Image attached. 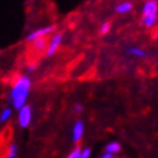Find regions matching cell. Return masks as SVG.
Instances as JSON below:
<instances>
[{
  "instance_id": "6da1fadb",
  "label": "cell",
  "mask_w": 158,
  "mask_h": 158,
  "mask_svg": "<svg viewBox=\"0 0 158 158\" xmlns=\"http://www.w3.org/2000/svg\"><path fill=\"white\" fill-rule=\"evenodd\" d=\"M31 86H32V80L26 75L19 76L15 80L9 93V99H8L14 109H19L27 103Z\"/></svg>"
},
{
  "instance_id": "7a4b0ae2",
  "label": "cell",
  "mask_w": 158,
  "mask_h": 158,
  "mask_svg": "<svg viewBox=\"0 0 158 158\" xmlns=\"http://www.w3.org/2000/svg\"><path fill=\"white\" fill-rule=\"evenodd\" d=\"M158 21V0H147L143 5L141 25L145 28H153Z\"/></svg>"
},
{
  "instance_id": "3957f363",
  "label": "cell",
  "mask_w": 158,
  "mask_h": 158,
  "mask_svg": "<svg viewBox=\"0 0 158 158\" xmlns=\"http://www.w3.org/2000/svg\"><path fill=\"white\" fill-rule=\"evenodd\" d=\"M31 121H32V109L30 106L25 104L18 109V123L22 129H26L30 126Z\"/></svg>"
},
{
  "instance_id": "277c9868",
  "label": "cell",
  "mask_w": 158,
  "mask_h": 158,
  "mask_svg": "<svg viewBox=\"0 0 158 158\" xmlns=\"http://www.w3.org/2000/svg\"><path fill=\"white\" fill-rule=\"evenodd\" d=\"M63 35L62 32H57V34H54V36L52 37V40H50V43L48 44V48H46V52H45V55L48 58H50V57H53V55L57 53V50L59 49V46H60V44L63 43Z\"/></svg>"
},
{
  "instance_id": "5b68a950",
  "label": "cell",
  "mask_w": 158,
  "mask_h": 158,
  "mask_svg": "<svg viewBox=\"0 0 158 158\" xmlns=\"http://www.w3.org/2000/svg\"><path fill=\"white\" fill-rule=\"evenodd\" d=\"M53 31H55V26H53V25L40 27V28H37V30L32 31V32H30V34L26 36V41H27V43H31V41H34L35 39H39V37H45L46 35L52 34Z\"/></svg>"
},
{
  "instance_id": "8992f818",
  "label": "cell",
  "mask_w": 158,
  "mask_h": 158,
  "mask_svg": "<svg viewBox=\"0 0 158 158\" xmlns=\"http://www.w3.org/2000/svg\"><path fill=\"white\" fill-rule=\"evenodd\" d=\"M84 131H85L84 122L81 120L76 121L75 125H73V127H72V141H73V143H78V141L82 139Z\"/></svg>"
},
{
  "instance_id": "52a82bcc",
  "label": "cell",
  "mask_w": 158,
  "mask_h": 158,
  "mask_svg": "<svg viewBox=\"0 0 158 158\" xmlns=\"http://www.w3.org/2000/svg\"><path fill=\"white\" fill-rule=\"evenodd\" d=\"M126 53L132 55V57H136V58H147L148 57L147 52H144L140 48H136V46H130V48L126 49Z\"/></svg>"
},
{
  "instance_id": "ba28073f",
  "label": "cell",
  "mask_w": 158,
  "mask_h": 158,
  "mask_svg": "<svg viewBox=\"0 0 158 158\" xmlns=\"http://www.w3.org/2000/svg\"><path fill=\"white\" fill-rule=\"evenodd\" d=\"M132 8H134L132 3H130V2H123V3L117 4V5L114 6V10H116L117 13H120V14H125V13L131 12Z\"/></svg>"
},
{
  "instance_id": "9c48e42d",
  "label": "cell",
  "mask_w": 158,
  "mask_h": 158,
  "mask_svg": "<svg viewBox=\"0 0 158 158\" xmlns=\"http://www.w3.org/2000/svg\"><path fill=\"white\" fill-rule=\"evenodd\" d=\"M32 43V46L36 52H44L46 48H48V41L45 40V37H39V39H35Z\"/></svg>"
},
{
  "instance_id": "30bf717a",
  "label": "cell",
  "mask_w": 158,
  "mask_h": 158,
  "mask_svg": "<svg viewBox=\"0 0 158 158\" xmlns=\"http://www.w3.org/2000/svg\"><path fill=\"white\" fill-rule=\"evenodd\" d=\"M121 149H122V148H121V144L118 143V141H112V143H109V144L106 145V151H107V152H112V153H114V154L120 153Z\"/></svg>"
},
{
  "instance_id": "8fae6325",
  "label": "cell",
  "mask_w": 158,
  "mask_h": 158,
  "mask_svg": "<svg viewBox=\"0 0 158 158\" xmlns=\"http://www.w3.org/2000/svg\"><path fill=\"white\" fill-rule=\"evenodd\" d=\"M12 114H13V109L12 108H4L2 110V113H0V123L2 125L5 123L12 117Z\"/></svg>"
},
{
  "instance_id": "7c38bea8",
  "label": "cell",
  "mask_w": 158,
  "mask_h": 158,
  "mask_svg": "<svg viewBox=\"0 0 158 158\" xmlns=\"http://www.w3.org/2000/svg\"><path fill=\"white\" fill-rule=\"evenodd\" d=\"M17 154H18V145L14 144V143H12V144L9 145V148H8V154H6V157H8V158H15V157H17Z\"/></svg>"
},
{
  "instance_id": "4fadbf2b",
  "label": "cell",
  "mask_w": 158,
  "mask_h": 158,
  "mask_svg": "<svg viewBox=\"0 0 158 158\" xmlns=\"http://www.w3.org/2000/svg\"><path fill=\"white\" fill-rule=\"evenodd\" d=\"M80 157H81V149L78 147H76L73 151L68 154V158H80Z\"/></svg>"
},
{
  "instance_id": "5bb4252c",
  "label": "cell",
  "mask_w": 158,
  "mask_h": 158,
  "mask_svg": "<svg viewBox=\"0 0 158 158\" xmlns=\"http://www.w3.org/2000/svg\"><path fill=\"white\" fill-rule=\"evenodd\" d=\"M91 156V149L90 148H85L81 151V157L80 158H89Z\"/></svg>"
},
{
  "instance_id": "9a60e30c",
  "label": "cell",
  "mask_w": 158,
  "mask_h": 158,
  "mask_svg": "<svg viewBox=\"0 0 158 158\" xmlns=\"http://www.w3.org/2000/svg\"><path fill=\"white\" fill-rule=\"evenodd\" d=\"M109 27H110L109 22H104L103 25L100 26V34H107L108 31H109Z\"/></svg>"
},
{
  "instance_id": "2e32d148",
  "label": "cell",
  "mask_w": 158,
  "mask_h": 158,
  "mask_svg": "<svg viewBox=\"0 0 158 158\" xmlns=\"http://www.w3.org/2000/svg\"><path fill=\"white\" fill-rule=\"evenodd\" d=\"M73 109H75V112H76V113H81L82 110H84V106L80 104V103H78V104H75Z\"/></svg>"
},
{
  "instance_id": "e0dca14e",
  "label": "cell",
  "mask_w": 158,
  "mask_h": 158,
  "mask_svg": "<svg viewBox=\"0 0 158 158\" xmlns=\"http://www.w3.org/2000/svg\"><path fill=\"white\" fill-rule=\"evenodd\" d=\"M116 154L114 153H112V152H107V151H104V153L102 154V158H113Z\"/></svg>"
},
{
  "instance_id": "ac0fdd59",
  "label": "cell",
  "mask_w": 158,
  "mask_h": 158,
  "mask_svg": "<svg viewBox=\"0 0 158 158\" xmlns=\"http://www.w3.org/2000/svg\"><path fill=\"white\" fill-rule=\"evenodd\" d=\"M37 68V64H31V66H28L27 67V69H26V72H28V73H31L32 71H35Z\"/></svg>"
}]
</instances>
